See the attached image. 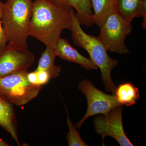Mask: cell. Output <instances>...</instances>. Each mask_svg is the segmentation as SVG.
<instances>
[{"label": "cell", "instance_id": "1", "mask_svg": "<svg viewBox=\"0 0 146 146\" xmlns=\"http://www.w3.org/2000/svg\"><path fill=\"white\" fill-rule=\"evenodd\" d=\"M69 7L54 0H36L33 2L29 35L54 49L64 30H70Z\"/></svg>", "mask_w": 146, "mask_h": 146}, {"label": "cell", "instance_id": "2", "mask_svg": "<svg viewBox=\"0 0 146 146\" xmlns=\"http://www.w3.org/2000/svg\"><path fill=\"white\" fill-rule=\"evenodd\" d=\"M70 13L72 41L76 46L86 50L90 56V59L99 68L101 72L102 79L106 91L112 92L115 96L116 86L111 78L112 70L118 65L117 60L110 57L107 50L98 37L87 34L82 29L81 25L74 8L69 7Z\"/></svg>", "mask_w": 146, "mask_h": 146}, {"label": "cell", "instance_id": "3", "mask_svg": "<svg viewBox=\"0 0 146 146\" xmlns=\"http://www.w3.org/2000/svg\"><path fill=\"white\" fill-rule=\"evenodd\" d=\"M33 4L32 0H7L3 3L2 23L8 45L28 48Z\"/></svg>", "mask_w": 146, "mask_h": 146}, {"label": "cell", "instance_id": "4", "mask_svg": "<svg viewBox=\"0 0 146 146\" xmlns=\"http://www.w3.org/2000/svg\"><path fill=\"white\" fill-rule=\"evenodd\" d=\"M28 69L0 78V96L17 106L27 104L36 98L42 86L32 84Z\"/></svg>", "mask_w": 146, "mask_h": 146}, {"label": "cell", "instance_id": "5", "mask_svg": "<svg viewBox=\"0 0 146 146\" xmlns=\"http://www.w3.org/2000/svg\"><path fill=\"white\" fill-rule=\"evenodd\" d=\"M100 28L99 38L108 51L121 55L129 52L125 45V40L132 31L131 22L116 11L108 16Z\"/></svg>", "mask_w": 146, "mask_h": 146}, {"label": "cell", "instance_id": "6", "mask_svg": "<svg viewBox=\"0 0 146 146\" xmlns=\"http://www.w3.org/2000/svg\"><path fill=\"white\" fill-rule=\"evenodd\" d=\"M78 87L87 99L88 107L84 117L75 125L77 129H80L85 120L89 117L98 114L106 115L115 108L122 105L117 97L99 90L90 80L85 79L80 82Z\"/></svg>", "mask_w": 146, "mask_h": 146}, {"label": "cell", "instance_id": "7", "mask_svg": "<svg viewBox=\"0 0 146 146\" xmlns=\"http://www.w3.org/2000/svg\"><path fill=\"white\" fill-rule=\"evenodd\" d=\"M123 105L111 110L106 115H100L95 118V129L102 136L103 142L105 137L111 136L115 138L121 146H133L127 137L122 122Z\"/></svg>", "mask_w": 146, "mask_h": 146}, {"label": "cell", "instance_id": "8", "mask_svg": "<svg viewBox=\"0 0 146 146\" xmlns=\"http://www.w3.org/2000/svg\"><path fill=\"white\" fill-rule=\"evenodd\" d=\"M35 60V56L28 48L7 45L0 53V78L28 69Z\"/></svg>", "mask_w": 146, "mask_h": 146}, {"label": "cell", "instance_id": "9", "mask_svg": "<svg viewBox=\"0 0 146 146\" xmlns=\"http://www.w3.org/2000/svg\"><path fill=\"white\" fill-rule=\"evenodd\" d=\"M56 56L70 62L79 64L87 70H96L98 67L90 58L82 55L67 39L60 38L54 49Z\"/></svg>", "mask_w": 146, "mask_h": 146}, {"label": "cell", "instance_id": "10", "mask_svg": "<svg viewBox=\"0 0 146 146\" xmlns=\"http://www.w3.org/2000/svg\"><path fill=\"white\" fill-rule=\"evenodd\" d=\"M117 12L126 20L131 22L134 18L143 17L142 24L146 29V0H117Z\"/></svg>", "mask_w": 146, "mask_h": 146}, {"label": "cell", "instance_id": "11", "mask_svg": "<svg viewBox=\"0 0 146 146\" xmlns=\"http://www.w3.org/2000/svg\"><path fill=\"white\" fill-rule=\"evenodd\" d=\"M0 127L4 129L16 141L18 145H20L13 104L1 96H0Z\"/></svg>", "mask_w": 146, "mask_h": 146}, {"label": "cell", "instance_id": "12", "mask_svg": "<svg viewBox=\"0 0 146 146\" xmlns=\"http://www.w3.org/2000/svg\"><path fill=\"white\" fill-rule=\"evenodd\" d=\"M66 6L71 7L76 11V13L81 25L89 27L93 25V15L91 0H54Z\"/></svg>", "mask_w": 146, "mask_h": 146}, {"label": "cell", "instance_id": "13", "mask_svg": "<svg viewBox=\"0 0 146 146\" xmlns=\"http://www.w3.org/2000/svg\"><path fill=\"white\" fill-rule=\"evenodd\" d=\"M91 1L94 10L92 22L100 27L108 16L117 11V0H91Z\"/></svg>", "mask_w": 146, "mask_h": 146}, {"label": "cell", "instance_id": "14", "mask_svg": "<svg viewBox=\"0 0 146 146\" xmlns=\"http://www.w3.org/2000/svg\"><path fill=\"white\" fill-rule=\"evenodd\" d=\"M56 55L54 49L46 47L42 52L38 62V66L35 71H46L52 78L58 77L60 74L61 69L59 66L55 65L54 61Z\"/></svg>", "mask_w": 146, "mask_h": 146}, {"label": "cell", "instance_id": "15", "mask_svg": "<svg viewBox=\"0 0 146 146\" xmlns=\"http://www.w3.org/2000/svg\"><path fill=\"white\" fill-rule=\"evenodd\" d=\"M115 96L122 105L129 106L135 104L139 98V90L132 84H121L115 91Z\"/></svg>", "mask_w": 146, "mask_h": 146}, {"label": "cell", "instance_id": "16", "mask_svg": "<svg viewBox=\"0 0 146 146\" xmlns=\"http://www.w3.org/2000/svg\"><path fill=\"white\" fill-rule=\"evenodd\" d=\"M66 110L67 113V123L69 131L67 133V137L68 145L69 146H87L88 145L85 143L80 135L79 133L77 131L75 126L73 124L72 121L68 115V110Z\"/></svg>", "mask_w": 146, "mask_h": 146}, {"label": "cell", "instance_id": "17", "mask_svg": "<svg viewBox=\"0 0 146 146\" xmlns=\"http://www.w3.org/2000/svg\"><path fill=\"white\" fill-rule=\"evenodd\" d=\"M3 6V3L0 1V53L5 50L6 47L7 46V44L8 42V40L3 28L2 23Z\"/></svg>", "mask_w": 146, "mask_h": 146}, {"label": "cell", "instance_id": "18", "mask_svg": "<svg viewBox=\"0 0 146 146\" xmlns=\"http://www.w3.org/2000/svg\"><path fill=\"white\" fill-rule=\"evenodd\" d=\"M36 84L39 86L46 84L51 79L50 76L46 71H36Z\"/></svg>", "mask_w": 146, "mask_h": 146}, {"label": "cell", "instance_id": "19", "mask_svg": "<svg viewBox=\"0 0 146 146\" xmlns=\"http://www.w3.org/2000/svg\"><path fill=\"white\" fill-rule=\"evenodd\" d=\"M9 145L7 143L0 138V146H8Z\"/></svg>", "mask_w": 146, "mask_h": 146}]
</instances>
